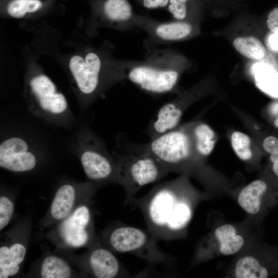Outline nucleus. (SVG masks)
Segmentation results:
<instances>
[{
	"mask_svg": "<svg viewBox=\"0 0 278 278\" xmlns=\"http://www.w3.org/2000/svg\"><path fill=\"white\" fill-rule=\"evenodd\" d=\"M207 197L189 183L187 175L154 186L134 199L148 231L158 240L185 238L195 210Z\"/></svg>",
	"mask_w": 278,
	"mask_h": 278,
	"instance_id": "1",
	"label": "nucleus"
},
{
	"mask_svg": "<svg viewBox=\"0 0 278 278\" xmlns=\"http://www.w3.org/2000/svg\"><path fill=\"white\" fill-rule=\"evenodd\" d=\"M260 224L248 216L242 222H218L197 245L190 267L220 256L235 255L259 236Z\"/></svg>",
	"mask_w": 278,
	"mask_h": 278,
	"instance_id": "2",
	"label": "nucleus"
},
{
	"mask_svg": "<svg viewBox=\"0 0 278 278\" xmlns=\"http://www.w3.org/2000/svg\"><path fill=\"white\" fill-rule=\"evenodd\" d=\"M131 152H145L156 158L168 170L184 171L194 170L196 158L192 141L187 130L177 129L169 131L143 144H132L127 147Z\"/></svg>",
	"mask_w": 278,
	"mask_h": 278,
	"instance_id": "3",
	"label": "nucleus"
},
{
	"mask_svg": "<svg viewBox=\"0 0 278 278\" xmlns=\"http://www.w3.org/2000/svg\"><path fill=\"white\" fill-rule=\"evenodd\" d=\"M117 183L124 188L125 204L132 203L136 193L143 186L156 182L169 172L153 156L145 152H131L114 158Z\"/></svg>",
	"mask_w": 278,
	"mask_h": 278,
	"instance_id": "4",
	"label": "nucleus"
},
{
	"mask_svg": "<svg viewBox=\"0 0 278 278\" xmlns=\"http://www.w3.org/2000/svg\"><path fill=\"white\" fill-rule=\"evenodd\" d=\"M106 238L112 250L130 254L150 264L166 265L173 260L159 248L158 240L149 231L121 224L110 230Z\"/></svg>",
	"mask_w": 278,
	"mask_h": 278,
	"instance_id": "5",
	"label": "nucleus"
},
{
	"mask_svg": "<svg viewBox=\"0 0 278 278\" xmlns=\"http://www.w3.org/2000/svg\"><path fill=\"white\" fill-rule=\"evenodd\" d=\"M260 239L257 237L235 255L225 277L267 278L278 274V246Z\"/></svg>",
	"mask_w": 278,
	"mask_h": 278,
	"instance_id": "6",
	"label": "nucleus"
},
{
	"mask_svg": "<svg viewBox=\"0 0 278 278\" xmlns=\"http://www.w3.org/2000/svg\"><path fill=\"white\" fill-rule=\"evenodd\" d=\"M235 197L248 216L261 224L267 214L278 205V184L263 179H256L243 187Z\"/></svg>",
	"mask_w": 278,
	"mask_h": 278,
	"instance_id": "7",
	"label": "nucleus"
},
{
	"mask_svg": "<svg viewBox=\"0 0 278 278\" xmlns=\"http://www.w3.org/2000/svg\"><path fill=\"white\" fill-rule=\"evenodd\" d=\"M84 172L91 180L96 182H117L114 158L108 153L101 142L90 135L80 156Z\"/></svg>",
	"mask_w": 278,
	"mask_h": 278,
	"instance_id": "8",
	"label": "nucleus"
},
{
	"mask_svg": "<svg viewBox=\"0 0 278 278\" xmlns=\"http://www.w3.org/2000/svg\"><path fill=\"white\" fill-rule=\"evenodd\" d=\"M127 77L130 81L146 92L162 94L174 88L179 74L168 65L148 63L133 66L128 71Z\"/></svg>",
	"mask_w": 278,
	"mask_h": 278,
	"instance_id": "9",
	"label": "nucleus"
},
{
	"mask_svg": "<svg viewBox=\"0 0 278 278\" xmlns=\"http://www.w3.org/2000/svg\"><path fill=\"white\" fill-rule=\"evenodd\" d=\"M37 164L35 155L30 151L28 143L22 138L11 137L0 144V166L13 172L32 170Z\"/></svg>",
	"mask_w": 278,
	"mask_h": 278,
	"instance_id": "10",
	"label": "nucleus"
},
{
	"mask_svg": "<svg viewBox=\"0 0 278 278\" xmlns=\"http://www.w3.org/2000/svg\"><path fill=\"white\" fill-rule=\"evenodd\" d=\"M30 87L39 110L44 114L59 116L67 111L68 105L65 96L57 92L55 84L46 76L41 75L33 78Z\"/></svg>",
	"mask_w": 278,
	"mask_h": 278,
	"instance_id": "11",
	"label": "nucleus"
},
{
	"mask_svg": "<svg viewBox=\"0 0 278 278\" xmlns=\"http://www.w3.org/2000/svg\"><path fill=\"white\" fill-rule=\"evenodd\" d=\"M92 217L86 205L78 207L63 222L61 236L64 242L72 247H80L87 244L91 237Z\"/></svg>",
	"mask_w": 278,
	"mask_h": 278,
	"instance_id": "12",
	"label": "nucleus"
},
{
	"mask_svg": "<svg viewBox=\"0 0 278 278\" xmlns=\"http://www.w3.org/2000/svg\"><path fill=\"white\" fill-rule=\"evenodd\" d=\"M70 69L81 93L90 95L97 90L100 82L101 61L94 53H89L85 59L74 56L70 61Z\"/></svg>",
	"mask_w": 278,
	"mask_h": 278,
	"instance_id": "13",
	"label": "nucleus"
},
{
	"mask_svg": "<svg viewBox=\"0 0 278 278\" xmlns=\"http://www.w3.org/2000/svg\"><path fill=\"white\" fill-rule=\"evenodd\" d=\"M89 269L98 278L128 277L129 274L109 250L98 247L93 249L88 257Z\"/></svg>",
	"mask_w": 278,
	"mask_h": 278,
	"instance_id": "14",
	"label": "nucleus"
},
{
	"mask_svg": "<svg viewBox=\"0 0 278 278\" xmlns=\"http://www.w3.org/2000/svg\"><path fill=\"white\" fill-rule=\"evenodd\" d=\"M26 253L25 246L16 242L0 248V278H7L15 275L20 270V265Z\"/></svg>",
	"mask_w": 278,
	"mask_h": 278,
	"instance_id": "15",
	"label": "nucleus"
},
{
	"mask_svg": "<svg viewBox=\"0 0 278 278\" xmlns=\"http://www.w3.org/2000/svg\"><path fill=\"white\" fill-rule=\"evenodd\" d=\"M76 192L74 186L64 184L57 190L52 201L50 214L56 220L66 218L71 212L76 199Z\"/></svg>",
	"mask_w": 278,
	"mask_h": 278,
	"instance_id": "16",
	"label": "nucleus"
},
{
	"mask_svg": "<svg viewBox=\"0 0 278 278\" xmlns=\"http://www.w3.org/2000/svg\"><path fill=\"white\" fill-rule=\"evenodd\" d=\"M195 152L198 157L209 155L214 149L216 139L215 133L210 126L204 123H199L193 126L190 132Z\"/></svg>",
	"mask_w": 278,
	"mask_h": 278,
	"instance_id": "17",
	"label": "nucleus"
},
{
	"mask_svg": "<svg viewBox=\"0 0 278 278\" xmlns=\"http://www.w3.org/2000/svg\"><path fill=\"white\" fill-rule=\"evenodd\" d=\"M233 45L241 55L252 60H260L266 54V49L262 43L254 37L236 38L234 40Z\"/></svg>",
	"mask_w": 278,
	"mask_h": 278,
	"instance_id": "18",
	"label": "nucleus"
},
{
	"mask_svg": "<svg viewBox=\"0 0 278 278\" xmlns=\"http://www.w3.org/2000/svg\"><path fill=\"white\" fill-rule=\"evenodd\" d=\"M192 30V26L182 22H173L158 24L154 32L160 39L166 41H176L189 36Z\"/></svg>",
	"mask_w": 278,
	"mask_h": 278,
	"instance_id": "19",
	"label": "nucleus"
},
{
	"mask_svg": "<svg viewBox=\"0 0 278 278\" xmlns=\"http://www.w3.org/2000/svg\"><path fill=\"white\" fill-rule=\"evenodd\" d=\"M40 274L43 278H67L71 277L72 270L65 260L58 256L50 255L43 260Z\"/></svg>",
	"mask_w": 278,
	"mask_h": 278,
	"instance_id": "20",
	"label": "nucleus"
},
{
	"mask_svg": "<svg viewBox=\"0 0 278 278\" xmlns=\"http://www.w3.org/2000/svg\"><path fill=\"white\" fill-rule=\"evenodd\" d=\"M103 9L106 16L115 22H127L133 16L132 6L128 0H106Z\"/></svg>",
	"mask_w": 278,
	"mask_h": 278,
	"instance_id": "21",
	"label": "nucleus"
},
{
	"mask_svg": "<svg viewBox=\"0 0 278 278\" xmlns=\"http://www.w3.org/2000/svg\"><path fill=\"white\" fill-rule=\"evenodd\" d=\"M231 143L233 150L240 160L244 161L251 160L252 157L251 141L248 135L240 131H234L231 136Z\"/></svg>",
	"mask_w": 278,
	"mask_h": 278,
	"instance_id": "22",
	"label": "nucleus"
},
{
	"mask_svg": "<svg viewBox=\"0 0 278 278\" xmlns=\"http://www.w3.org/2000/svg\"><path fill=\"white\" fill-rule=\"evenodd\" d=\"M41 6L42 3L39 0H14L9 4L7 10L11 16L21 18L27 12L36 11Z\"/></svg>",
	"mask_w": 278,
	"mask_h": 278,
	"instance_id": "23",
	"label": "nucleus"
},
{
	"mask_svg": "<svg viewBox=\"0 0 278 278\" xmlns=\"http://www.w3.org/2000/svg\"><path fill=\"white\" fill-rule=\"evenodd\" d=\"M260 84L269 93L278 96V74L269 68H264L260 74Z\"/></svg>",
	"mask_w": 278,
	"mask_h": 278,
	"instance_id": "24",
	"label": "nucleus"
},
{
	"mask_svg": "<svg viewBox=\"0 0 278 278\" xmlns=\"http://www.w3.org/2000/svg\"><path fill=\"white\" fill-rule=\"evenodd\" d=\"M14 205L7 197H0V230H2L9 223L13 215Z\"/></svg>",
	"mask_w": 278,
	"mask_h": 278,
	"instance_id": "25",
	"label": "nucleus"
},
{
	"mask_svg": "<svg viewBox=\"0 0 278 278\" xmlns=\"http://www.w3.org/2000/svg\"><path fill=\"white\" fill-rule=\"evenodd\" d=\"M190 1L169 0L167 8L175 19L181 21L187 16Z\"/></svg>",
	"mask_w": 278,
	"mask_h": 278,
	"instance_id": "26",
	"label": "nucleus"
},
{
	"mask_svg": "<svg viewBox=\"0 0 278 278\" xmlns=\"http://www.w3.org/2000/svg\"><path fill=\"white\" fill-rule=\"evenodd\" d=\"M262 145L264 150L271 154L278 150V138L272 135L268 136L264 140Z\"/></svg>",
	"mask_w": 278,
	"mask_h": 278,
	"instance_id": "27",
	"label": "nucleus"
},
{
	"mask_svg": "<svg viewBox=\"0 0 278 278\" xmlns=\"http://www.w3.org/2000/svg\"><path fill=\"white\" fill-rule=\"evenodd\" d=\"M268 28L273 33H278V7L273 9L268 14L267 20Z\"/></svg>",
	"mask_w": 278,
	"mask_h": 278,
	"instance_id": "28",
	"label": "nucleus"
},
{
	"mask_svg": "<svg viewBox=\"0 0 278 278\" xmlns=\"http://www.w3.org/2000/svg\"><path fill=\"white\" fill-rule=\"evenodd\" d=\"M144 7L153 9L159 8H167L169 0H137Z\"/></svg>",
	"mask_w": 278,
	"mask_h": 278,
	"instance_id": "29",
	"label": "nucleus"
},
{
	"mask_svg": "<svg viewBox=\"0 0 278 278\" xmlns=\"http://www.w3.org/2000/svg\"><path fill=\"white\" fill-rule=\"evenodd\" d=\"M268 112L272 119L274 126L278 129V101L273 102L270 105Z\"/></svg>",
	"mask_w": 278,
	"mask_h": 278,
	"instance_id": "30",
	"label": "nucleus"
},
{
	"mask_svg": "<svg viewBox=\"0 0 278 278\" xmlns=\"http://www.w3.org/2000/svg\"><path fill=\"white\" fill-rule=\"evenodd\" d=\"M269 43L272 49L278 50V33H273L271 34L269 38Z\"/></svg>",
	"mask_w": 278,
	"mask_h": 278,
	"instance_id": "31",
	"label": "nucleus"
},
{
	"mask_svg": "<svg viewBox=\"0 0 278 278\" xmlns=\"http://www.w3.org/2000/svg\"><path fill=\"white\" fill-rule=\"evenodd\" d=\"M271 170L275 177L278 180V161L272 163Z\"/></svg>",
	"mask_w": 278,
	"mask_h": 278,
	"instance_id": "32",
	"label": "nucleus"
},
{
	"mask_svg": "<svg viewBox=\"0 0 278 278\" xmlns=\"http://www.w3.org/2000/svg\"><path fill=\"white\" fill-rule=\"evenodd\" d=\"M269 160L271 164L278 161V150L270 154Z\"/></svg>",
	"mask_w": 278,
	"mask_h": 278,
	"instance_id": "33",
	"label": "nucleus"
}]
</instances>
